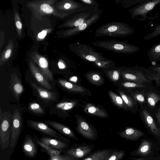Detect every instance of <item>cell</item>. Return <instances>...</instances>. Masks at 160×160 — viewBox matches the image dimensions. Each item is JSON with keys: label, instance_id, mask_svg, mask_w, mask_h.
<instances>
[{"label": "cell", "instance_id": "1", "mask_svg": "<svg viewBox=\"0 0 160 160\" xmlns=\"http://www.w3.org/2000/svg\"><path fill=\"white\" fill-rule=\"evenodd\" d=\"M71 48L79 58L102 71L112 68L115 65V62L104 57L102 53L96 51L89 45L77 42L71 45Z\"/></svg>", "mask_w": 160, "mask_h": 160}, {"label": "cell", "instance_id": "2", "mask_svg": "<svg viewBox=\"0 0 160 160\" xmlns=\"http://www.w3.org/2000/svg\"><path fill=\"white\" fill-rule=\"evenodd\" d=\"M134 32L133 28L127 23L114 21L102 25L98 27L95 32V36L121 37L131 35Z\"/></svg>", "mask_w": 160, "mask_h": 160}, {"label": "cell", "instance_id": "3", "mask_svg": "<svg viewBox=\"0 0 160 160\" xmlns=\"http://www.w3.org/2000/svg\"><path fill=\"white\" fill-rule=\"evenodd\" d=\"M91 44L108 51L126 54H132L138 52L140 49L136 46L129 43L127 40L113 39L92 42Z\"/></svg>", "mask_w": 160, "mask_h": 160}, {"label": "cell", "instance_id": "4", "mask_svg": "<svg viewBox=\"0 0 160 160\" xmlns=\"http://www.w3.org/2000/svg\"><path fill=\"white\" fill-rule=\"evenodd\" d=\"M121 77L124 81L141 84H152L148 68L143 67H121Z\"/></svg>", "mask_w": 160, "mask_h": 160}, {"label": "cell", "instance_id": "5", "mask_svg": "<svg viewBox=\"0 0 160 160\" xmlns=\"http://www.w3.org/2000/svg\"><path fill=\"white\" fill-rule=\"evenodd\" d=\"M160 4V0H145L130 9L128 12L132 20L143 21L148 18L152 19L148 16L157 5Z\"/></svg>", "mask_w": 160, "mask_h": 160}, {"label": "cell", "instance_id": "6", "mask_svg": "<svg viewBox=\"0 0 160 160\" xmlns=\"http://www.w3.org/2000/svg\"><path fill=\"white\" fill-rule=\"evenodd\" d=\"M13 115L9 112L1 113L0 111V144L2 149L10 145Z\"/></svg>", "mask_w": 160, "mask_h": 160}, {"label": "cell", "instance_id": "7", "mask_svg": "<svg viewBox=\"0 0 160 160\" xmlns=\"http://www.w3.org/2000/svg\"><path fill=\"white\" fill-rule=\"evenodd\" d=\"M56 1L41 0L34 1L28 2V7L40 13L41 15L45 14L52 15L61 18H63L69 15L68 14L58 12L51 6Z\"/></svg>", "mask_w": 160, "mask_h": 160}, {"label": "cell", "instance_id": "8", "mask_svg": "<svg viewBox=\"0 0 160 160\" xmlns=\"http://www.w3.org/2000/svg\"><path fill=\"white\" fill-rule=\"evenodd\" d=\"M98 8H83L79 9L71 14L72 17L63 23L62 27L71 28L79 26L91 17Z\"/></svg>", "mask_w": 160, "mask_h": 160}, {"label": "cell", "instance_id": "9", "mask_svg": "<svg viewBox=\"0 0 160 160\" xmlns=\"http://www.w3.org/2000/svg\"><path fill=\"white\" fill-rule=\"evenodd\" d=\"M103 12L102 10L98 8L91 17L81 25L74 28L63 30L62 33V36L64 38L70 37L86 30L92 24L96 22Z\"/></svg>", "mask_w": 160, "mask_h": 160}, {"label": "cell", "instance_id": "10", "mask_svg": "<svg viewBox=\"0 0 160 160\" xmlns=\"http://www.w3.org/2000/svg\"><path fill=\"white\" fill-rule=\"evenodd\" d=\"M81 116L76 117L77 127L76 129L82 136L89 140H95L97 137L96 129Z\"/></svg>", "mask_w": 160, "mask_h": 160}, {"label": "cell", "instance_id": "11", "mask_svg": "<svg viewBox=\"0 0 160 160\" xmlns=\"http://www.w3.org/2000/svg\"><path fill=\"white\" fill-rule=\"evenodd\" d=\"M147 106H140V117L147 128L154 135L160 136V128L157 125L155 119Z\"/></svg>", "mask_w": 160, "mask_h": 160}, {"label": "cell", "instance_id": "12", "mask_svg": "<svg viewBox=\"0 0 160 160\" xmlns=\"http://www.w3.org/2000/svg\"><path fill=\"white\" fill-rule=\"evenodd\" d=\"M28 125L32 129L39 132L44 135L54 137L62 140L70 142L68 139L62 137L60 134L43 122L32 120L27 121Z\"/></svg>", "mask_w": 160, "mask_h": 160}, {"label": "cell", "instance_id": "13", "mask_svg": "<svg viewBox=\"0 0 160 160\" xmlns=\"http://www.w3.org/2000/svg\"><path fill=\"white\" fill-rule=\"evenodd\" d=\"M22 130V117L19 111L16 109L13 112L10 146L13 148L17 144Z\"/></svg>", "mask_w": 160, "mask_h": 160}, {"label": "cell", "instance_id": "14", "mask_svg": "<svg viewBox=\"0 0 160 160\" xmlns=\"http://www.w3.org/2000/svg\"><path fill=\"white\" fill-rule=\"evenodd\" d=\"M94 146L83 143L82 144H75L62 151L64 155H71L77 160L88 156L92 150Z\"/></svg>", "mask_w": 160, "mask_h": 160}, {"label": "cell", "instance_id": "15", "mask_svg": "<svg viewBox=\"0 0 160 160\" xmlns=\"http://www.w3.org/2000/svg\"><path fill=\"white\" fill-rule=\"evenodd\" d=\"M32 59L35 62L42 73L48 80L53 81L52 74L49 70L47 59L37 52H34L30 54Z\"/></svg>", "mask_w": 160, "mask_h": 160}, {"label": "cell", "instance_id": "16", "mask_svg": "<svg viewBox=\"0 0 160 160\" xmlns=\"http://www.w3.org/2000/svg\"><path fill=\"white\" fill-rule=\"evenodd\" d=\"M38 145L34 138L26 134L22 146V151L27 157L34 158L38 152Z\"/></svg>", "mask_w": 160, "mask_h": 160}, {"label": "cell", "instance_id": "17", "mask_svg": "<svg viewBox=\"0 0 160 160\" xmlns=\"http://www.w3.org/2000/svg\"><path fill=\"white\" fill-rule=\"evenodd\" d=\"M145 91L147 106L151 110L154 109L160 101V91L152 85L146 88Z\"/></svg>", "mask_w": 160, "mask_h": 160}, {"label": "cell", "instance_id": "18", "mask_svg": "<svg viewBox=\"0 0 160 160\" xmlns=\"http://www.w3.org/2000/svg\"><path fill=\"white\" fill-rule=\"evenodd\" d=\"M40 139L42 142L52 148L62 151L68 148L69 143L71 142L44 135Z\"/></svg>", "mask_w": 160, "mask_h": 160}, {"label": "cell", "instance_id": "19", "mask_svg": "<svg viewBox=\"0 0 160 160\" xmlns=\"http://www.w3.org/2000/svg\"><path fill=\"white\" fill-rule=\"evenodd\" d=\"M57 8L63 13L70 15L79 9L86 8L80 2L72 0H64L59 2Z\"/></svg>", "mask_w": 160, "mask_h": 160}, {"label": "cell", "instance_id": "20", "mask_svg": "<svg viewBox=\"0 0 160 160\" xmlns=\"http://www.w3.org/2000/svg\"><path fill=\"white\" fill-rule=\"evenodd\" d=\"M29 66L32 74L36 81L44 88L48 90L51 89L52 87L48 80L31 60L29 61Z\"/></svg>", "mask_w": 160, "mask_h": 160}, {"label": "cell", "instance_id": "21", "mask_svg": "<svg viewBox=\"0 0 160 160\" xmlns=\"http://www.w3.org/2000/svg\"><path fill=\"white\" fill-rule=\"evenodd\" d=\"M116 91L122 98L129 111L132 113H136L138 110L139 104L129 92L126 90L119 88H117Z\"/></svg>", "mask_w": 160, "mask_h": 160}, {"label": "cell", "instance_id": "22", "mask_svg": "<svg viewBox=\"0 0 160 160\" xmlns=\"http://www.w3.org/2000/svg\"><path fill=\"white\" fill-rule=\"evenodd\" d=\"M118 134L123 138L132 141L138 140L145 135V134L141 130L130 127H126L124 130L118 132Z\"/></svg>", "mask_w": 160, "mask_h": 160}, {"label": "cell", "instance_id": "23", "mask_svg": "<svg viewBox=\"0 0 160 160\" xmlns=\"http://www.w3.org/2000/svg\"><path fill=\"white\" fill-rule=\"evenodd\" d=\"M58 81L62 87L72 93L79 94L82 96L89 94V91L79 85L61 78H58Z\"/></svg>", "mask_w": 160, "mask_h": 160}, {"label": "cell", "instance_id": "24", "mask_svg": "<svg viewBox=\"0 0 160 160\" xmlns=\"http://www.w3.org/2000/svg\"><path fill=\"white\" fill-rule=\"evenodd\" d=\"M45 123L66 136L75 140H78V139L73 131L67 126L53 121L46 120Z\"/></svg>", "mask_w": 160, "mask_h": 160}, {"label": "cell", "instance_id": "25", "mask_svg": "<svg viewBox=\"0 0 160 160\" xmlns=\"http://www.w3.org/2000/svg\"><path fill=\"white\" fill-rule=\"evenodd\" d=\"M82 108L84 112L87 114L102 118H107L109 116L104 109L91 103L85 104Z\"/></svg>", "mask_w": 160, "mask_h": 160}, {"label": "cell", "instance_id": "26", "mask_svg": "<svg viewBox=\"0 0 160 160\" xmlns=\"http://www.w3.org/2000/svg\"><path fill=\"white\" fill-rule=\"evenodd\" d=\"M10 89L16 98L18 99L24 91L23 86L15 73L11 75Z\"/></svg>", "mask_w": 160, "mask_h": 160}, {"label": "cell", "instance_id": "27", "mask_svg": "<svg viewBox=\"0 0 160 160\" xmlns=\"http://www.w3.org/2000/svg\"><path fill=\"white\" fill-rule=\"evenodd\" d=\"M100 71H90L84 74V76L92 84L100 86L103 85L105 80L101 75Z\"/></svg>", "mask_w": 160, "mask_h": 160}, {"label": "cell", "instance_id": "28", "mask_svg": "<svg viewBox=\"0 0 160 160\" xmlns=\"http://www.w3.org/2000/svg\"><path fill=\"white\" fill-rule=\"evenodd\" d=\"M33 136L38 145L41 147V151L46 153L50 158L59 156L61 155L62 151L54 149L41 141L36 135L34 134Z\"/></svg>", "mask_w": 160, "mask_h": 160}, {"label": "cell", "instance_id": "29", "mask_svg": "<svg viewBox=\"0 0 160 160\" xmlns=\"http://www.w3.org/2000/svg\"><path fill=\"white\" fill-rule=\"evenodd\" d=\"M145 88L137 89L128 91L140 106H147L145 95Z\"/></svg>", "mask_w": 160, "mask_h": 160}, {"label": "cell", "instance_id": "30", "mask_svg": "<svg viewBox=\"0 0 160 160\" xmlns=\"http://www.w3.org/2000/svg\"><path fill=\"white\" fill-rule=\"evenodd\" d=\"M31 85L34 89L38 92L40 97L42 99L48 101H55L56 97L55 93L42 88L33 82L31 83Z\"/></svg>", "mask_w": 160, "mask_h": 160}, {"label": "cell", "instance_id": "31", "mask_svg": "<svg viewBox=\"0 0 160 160\" xmlns=\"http://www.w3.org/2000/svg\"><path fill=\"white\" fill-rule=\"evenodd\" d=\"M147 55L152 65H156L160 60V42L152 46L148 52Z\"/></svg>", "mask_w": 160, "mask_h": 160}, {"label": "cell", "instance_id": "32", "mask_svg": "<svg viewBox=\"0 0 160 160\" xmlns=\"http://www.w3.org/2000/svg\"><path fill=\"white\" fill-rule=\"evenodd\" d=\"M117 84L119 88L127 91L137 89L144 88L152 85V84H141L124 81L119 82Z\"/></svg>", "mask_w": 160, "mask_h": 160}, {"label": "cell", "instance_id": "33", "mask_svg": "<svg viewBox=\"0 0 160 160\" xmlns=\"http://www.w3.org/2000/svg\"><path fill=\"white\" fill-rule=\"evenodd\" d=\"M108 94L112 102L116 106L125 111H129L128 107L120 96L118 95L112 90L108 91Z\"/></svg>", "mask_w": 160, "mask_h": 160}, {"label": "cell", "instance_id": "34", "mask_svg": "<svg viewBox=\"0 0 160 160\" xmlns=\"http://www.w3.org/2000/svg\"><path fill=\"white\" fill-rule=\"evenodd\" d=\"M113 150L103 149L95 151L81 160H101L110 155Z\"/></svg>", "mask_w": 160, "mask_h": 160}, {"label": "cell", "instance_id": "35", "mask_svg": "<svg viewBox=\"0 0 160 160\" xmlns=\"http://www.w3.org/2000/svg\"><path fill=\"white\" fill-rule=\"evenodd\" d=\"M103 71L106 76L113 82H118L120 78H122L121 67H113L110 69L103 70Z\"/></svg>", "mask_w": 160, "mask_h": 160}, {"label": "cell", "instance_id": "36", "mask_svg": "<svg viewBox=\"0 0 160 160\" xmlns=\"http://www.w3.org/2000/svg\"><path fill=\"white\" fill-rule=\"evenodd\" d=\"M14 48L13 42L10 39L1 55L0 60V66L3 65L8 61L11 56Z\"/></svg>", "mask_w": 160, "mask_h": 160}, {"label": "cell", "instance_id": "37", "mask_svg": "<svg viewBox=\"0 0 160 160\" xmlns=\"http://www.w3.org/2000/svg\"><path fill=\"white\" fill-rule=\"evenodd\" d=\"M151 149V143L147 140L142 141L138 148L136 151V154L141 156H145L150 153Z\"/></svg>", "mask_w": 160, "mask_h": 160}, {"label": "cell", "instance_id": "38", "mask_svg": "<svg viewBox=\"0 0 160 160\" xmlns=\"http://www.w3.org/2000/svg\"><path fill=\"white\" fill-rule=\"evenodd\" d=\"M78 104L76 101L62 102L57 104V108L63 110H68L74 108Z\"/></svg>", "mask_w": 160, "mask_h": 160}, {"label": "cell", "instance_id": "39", "mask_svg": "<svg viewBox=\"0 0 160 160\" xmlns=\"http://www.w3.org/2000/svg\"><path fill=\"white\" fill-rule=\"evenodd\" d=\"M145 0H115L116 3L123 9L127 8L136 4L140 3Z\"/></svg>", "mask_w": 160, "mask_h": 160}, {"label": "cell", "instance_id": "40", "mask_svg": "<svg viewBox=\"0 0 160 160\" xmlns=\"http://www.w3.org/2000/svg\"><path fill=\"white\" fill-rule=\"evenodd\" d=\"M78 1L86 8L96 9L100 6L99 4L95 0H78Z\"/></svg>", "mask_w": 160, "mask_h": 160}, {"label": "cell", "instance_id": "41", "mask_svg": "<svg viewBox=\"0 0 160 160\" xmlns=\"http://www.w3.org/2000/svg\"><path fill=\"white\" fill-rule=\"evenodd\" d=\"M14 20L17 33L20 37L22 35V24L19 15L16 11H15Z\"/></svg>", "mask_w": 160, "mask_h": 160}, {"label": "cell", "instance_id": "42", "mask_svg": "<svg viewBox=\"0 0 160 160\" xmlns=\"http://www.w3.org/2000/svg\"><path fill=\"white\" fill-rule=\"evenodd\" d=\"M125 153L122 150L114 151L109 155L106 160H121L124 157Z\"/></svg>", "mask_w": 160, "mask_h": 160}, {"label": "cell", "instance_id": "43", "mask_svg": "<svg viewBox=\"0 0 160 160\" xmlns=\"http://www.w3.org/2000/svg\"><path fill=\"white\" fill-rule=\"evenodd\" d=\"M29 108L32 112L38 114H42L44 111L40 105L36 102H32L29 104Z\"/></svg>", "mask_w": 160, "mask_h": 160}, {"label": "cell", "instance_id": "44", "mask_svg": "<svg viewBox=\"0 0 160 160\" xmlns=\"http://www.w3.org/2000/svg\"><path fill=\"white\" fill-rule=\"evenodd\" d=\"M152 30L153 31L152 32L144 37V40H149L160 35V24L154 27Z\"/></svg>", "mask_w": 160, "mask_h": 160}, {"label": "cell", "instance_id": "45", "mask_svg": "<svg viewBox=\"0 0 160 160\" xmlns=\"http://www.w3.org/2000/svg\"><path fill=\"white\" fill-rule=\"evenodd\" d=\"M47 160H77L72 156L67 155H60L50 158Z\"/></svg>", "mask_w": 160, "mask_h": 160}, {"label": "cell", "instance_id": "46", "mask_svg": "<svg viewBox=\"0 0 160 160\" xmlns=\"http://www.w3.org/2000/svg\"><path fill=\"white\" fill-rule=\"evenodd\" d=\"M149 74H160V64H156L149 67L148 68Z\"/></svg>", "mask_w": 160, "mask_h": 160}, {"label": "cell", "instance_id": "47", "mask_svg": "<svg viewBox=\"0 0 160 160\" xmlns=\"http://www.w3.org/2000/svg\"><path fill=\"white\" fill-rule=\"evenodd\" d=\"M151 110L153 111L154 117L160 127V104L157 106L154 109Z\"/></svg>", "mask_w": 160, "mask_h": 160}, {"label": "cell", "instance_id": "48", "mask_svg": "<svg viewBox=\"0 0 160 160\" xmlns=\"http://www.w3.org/2000/svg\"><path fill=\"white\" fill-rule=\"evenodd\" d=\"M152 81H154L155 85L157 87H160V74H150Z\"/></svg>", "mask_w": 160, "mask_h": 160}, {"label": "cell", "instance_id": "49", "mask_svg": "<svg viewBox=\"0 0 160 160\" xmlns=\"http://www.w3.org/2000/svg\"><path fill=\"white\" fill-rule=\"evenodd\" d=\"M47 33V31L46 30H43L38 34V37L41 39L43 38L46 36Z\"/></svg>", "mask_w": 160, "mask_h": 160}, {"label": "cell", "instance_id": "50", "mask_svg": "<svg viewBox=\"0 0 160 160\" xmlns=\"http://www.w3.org/2000/svg\"><path fill=\"white\" fill-rule=\"evenodd\" d=\"M58 65L59 68L63 69L66 67L65 65L62 61H60L58 63Z\"/></svg>", "mask_w": 160, "mask_h": 160}, {"label": "cell", "instance_id": "51", "mask_svg": "<svg viewBox=\"0 0 160 160\" xmlns=\"http://www.w3.org/2000/svg\"><path fill=\"white\" fill-rule=\"evenodd\" d=\"M109 155L107 157H106L105 158L102 159L101 160H106V159L108 158V157L109 156Z\"/></svg>", "mask_w": 160, "mask_h": 160}, {"label": "cell", "instance_id": "52", "mask_svg": "<svg viewBox=\"0 0 160 160\" xmlns=\"http://www.w3.org/2000/svg\"><path fill=\"white\" fill-rule=\"evenodd\" d=\"M135 160H143L142 158H139V159H136Z\"/></svg>", "mask_w": 160, "mask_h": 160}, {"label": "cell", "instance_id": "53", "mask_svg": "<svg viewBox=\"0 0 160 160\" xmlns=\"http://www.w3.org/2000/svg\"><path fill=\"white\" fill-rule=\"evenodd\" d=\"M159 137H160V136H159Z\"/></svg>", "mask_w": 160, "mask_h": 160}]
</instances>
